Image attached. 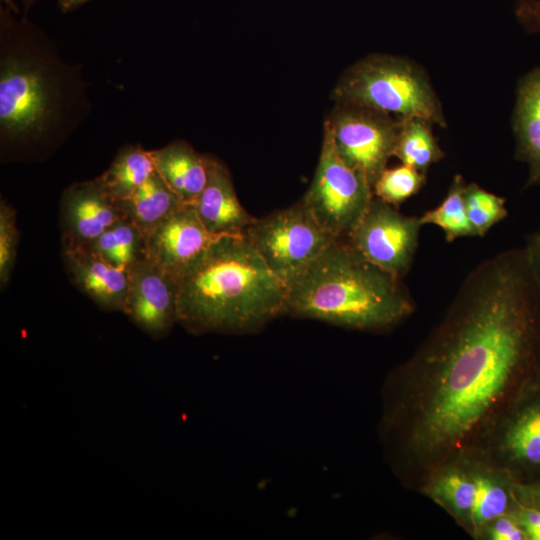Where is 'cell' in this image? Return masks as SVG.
<instances>
[{"label":"cell","mask_w":540,"mask_h":540,"mask_svg":"<svg viewBox=\"0 0 540 540\" xmlns=\"http://www.w3.org/2000/svg\"><path fill=\"white\" fill-rule=\"evenodd\" d=\"M540 357V289L524 247L488 258L464 279L445 317L406 366L407 448L455 453L503 406Z\"/></svg>","instance_id":"6da1fadb"},{"label":"cell","mask_w":540,"mask_h":540,"mask_svg":"<svg viewBox=\"0 0 540 540\" xmlns=\"http://www.w3.org/2000/svg\"><path fill=\"white\" fill-rule=\"evenodd\" d=\"M287 293L243 235L217 236L179 281L178 323L196 335L252 334L284 315Z\"/></svg>","instance_id":"7a4b0ae2"},{"label":"cell","mask_w":540,"mask_h":540,"mask_svg":"<svg viewBox=\"0 0 540 540\" xmlns=\"http://www.w3.org/2000/svg\"><path fill=\"white\" fill-rule=\"evenodd\" d=\"M86 110L78 70L60 58L52 43L26 29L2 30V146H38L61 139L83 120Z\"/></svg>","instance_id":"3957f363"},{"label":"cell","mask_w":540,"mask_h":540,"mask_svg":"<svg viewBox=\"0 0 540 540\" xmlns=\"http://www.w3.org/2000/svg\"><path fill=\"white\" fill-rule=\"evenodd\" d=\"M414 302L401 280L336 239L288 287L284 315L335 326L384 331L406 319Z\"/></svg>","instance_id":"277c9868"},{"label":"cell","mask_w":540,"mask_h":540,"mask_svg":"<svg viewBox=\"0 0 540 540\" xmlns=\"http://www.w3.org/2000/svg\"><path fill=\"white\" fill-rule=\"evenodd\" d=\"M332 98L396 118L420 117L447 126L441 102L424 69L399 56L370 54L355 62L339 78Z\"/></svg>","instance_id":"5b68a950"},{"label":"cell","mask_w":540,"mask_h":540,"mask_svg":"<svg viewBox=\"0 0 540 540\" xmlns=\"http://www.w3.org/2000/svg\"><path fill=\"white\" fill-rule=\"evenodd\" d=\"M243 236L287 288L336 240L301 201L255 218Z\"/></svg>","instance_id":"8992f818"},{"label":"cell","mask_w":540,"mask_h":540,"mask_svg":"<svg viewBox=\"0 0 540 540\" xmlns=\"http://www.w3.org/2000/svg\"><path fill=\"white\" fill-rule=\"evenodd\" d=\"M374 198L366 177L339 155L324 125L319 161L301 202L316 222L336 239H345Z\"/></svg>","instance_id":"52a82bcc"},{"label":"cell","mask_w":540,"mask_h":540,"mask_svg":"<svg viewBox=\"0 0 540 540\" xmlns=\"http://www.w3.org/2000/svg\"><path fill=\"white\" fill-rule=\"evenodd\" d=\"M324 125L341 158L360 171L373 188L393 157L399 119L365 106L335 102Z\"/></svg>","instance_id":"ba28073f"},{"label":"cell","mask_w":540,"mask_h":540,"mask_svg":"<svg viewBox=\"0 0 540 540\" xmlns=\"http://www.w3.org/2000/svg\"><path fill=\"white\" fill-rule=\"evenodd\" d=\"M421 226L419 217L405 216L374 196L344 240L369 262L401 280L413 262Z\"/></svg>","instance_id":"9c48e42d"},{"label":"cell","mask_w":540,"mask_h":540,"mask_svg":"<svg viewBox=\"0 0 540 540\" xmlns=\"http://www.w3.org/2000/svg\"><path fill=\"white\" fill-rule=\"evenodd\" d=\"M123 313L153 339L167 336L178 323L179 283L148 258L128 270Z\"/></svg>","instance_id":"30bf717a"},{"label":"cell","mask_w":540,"mask_h":540,"mask_svg":"<svg viewBox=\"0 0 540 540\" xmlns=\"http://www.w3.org/2000/svg\"><path fill=\"white\" fill-rule=\"evenodd\" d=\"M121 218L99 177L72 183L60 199L62 250L88 247Z\"/></svg>","instance_id":"8fae6325"},{"label":"cell","mask_w":540,"mask_h":540,"mask_svg":"<svg viewBox=\"0 0 540 540\" xmlns=\"http://www.w3.org/2000/svg\"><path fill=\"white\" fill-rule=\"evenodd\" d=\"M216 237L204 227L194 209L184 203L146 238L147 258L179 283Z\"/></svg>","instance_id":"7c38bea8"},{"label":"cell","mask_w":540,"mask_h":540,"mask_svg":"<svg viewBox=\"0 0 540 540\" xmlns=\"http://www.w3.org/2000/svg\"><path fill=\"white\" fill-rule=\"evenodd\" d=\"M188 204L208 232L215 236L243 235L255 220L241 205L227 166L212 156H208L206 184Z\"/></svg>","instance_id":"4fadbf2b"},{"label":"cell","mask_w":540,"mask_h":540,"mask_svg":"<svg viewBox=\"0 0 540 540\" xmlns=\"http://www.w3.org/2000/svg\"><path fill=\"white\" fill-rule=\"evenodd\" d=\"M62 259L72 283L100 309H125L129 278L127 270L112 266L88 248L62 250Z\"/></svg>","instance_id":"5bb4252c"},{"label":"cell","mask_w":540,"mask_h":540,"mask_svg":"<svg viewBox=\"0 0 540 540\" xmlns=\"http://www.w3.org/2000/svg\"><path fill=\"white\" fill-rule=\"evenodd\" d=\"M512 124L515 156L528 166L526 187L540 186V68L520 79Z\"/></svg>","instance_id":"9a60e30c"},{"label":"cell","mask_w":540,"mask_h":540,"mask_svg":"<svg viewBox=\"0 0 540 540\" xmlns=\"http://www.w3.org/2000/svg\"><path fill=\"white\" fill-rule=\"evenodd\" d=\"M149 152L156 172L171 190L186 204L194 201L207 181L208 155L183 140Z\"/></svg>","instance_id":"2e32d148"},{"label":"cell","mask_w":540,"mask_h":540,"mask_svg":"<svg viewBox=\"0 0 540 540\" xmlns=\"http://www.w3.org/2000/svg\"><path fill=\"white\" fill-rule=\"evenodd\" d=\"M184 202L156 172L128 198L116 202L123 217L147 238L150 233Z\"/></svg>","instance_id":"e0dca14e"},{"label":"cell","mask_w":540,"mask_h":540,"mask_svg":"<svg viewBox=\"0 0 540 540\" xmlns=\"http://www.w3.org/2000/svg\"><path fill=\"white\" fill-rule=\"evenodd\" d=\"M154 171L149 150L140 145H125L98 177L114 201L119 202L128 198Z\"/></svg>","instance_id":"ac0fdd59"},{"label":"cell","mask_w":540,"mask_h":540,"mask_svg":"<svg viewBox=\"0 0 540 540\" xmlns=\"http://www.w3.org/2000/svg\"><path fill=\"white\" fill-rule=\"evenodd\" d=\"M399 126L393 157L402 164L411 166L423 173L444 157L432 124L420 117L398 118Z\"/></svg>","instance_id":"d6986e66"},{"label":"cell","mask_w":540,"mask_h":540,"mask_svg":"<svg viewBox=\"0 0 540 540\" xmlns=\"http://www.w3.org/2000/svg\"><path fill=\"white\" fill-rule=\"evenodd\" d=\"M86 248L122 270L147 258L145 236L126 218L115 222Z\"/></svg>","instance_id":"ffe728a7"},{"label":"cell","mask_w":540,"mask_h":540,"mask_svg":"<svg viewBox=\"0 0 540 540\" xmlns=\"http://www.w3.org/2000/svg\"><path fill=\"white\" fill-rule=\"evenodd\" d=\"M503 447L515 463L540 468V401L517 413L505 432Z\"/></svg>","instance_id":"44dd1931"},{"label":"cell","mask_w":540,"mask_h":540,"mask_svg":"<svg viewBox=\"0 0 540 540\" xmlns=\"http://www.w3.org/2000/svg\"><path fill=\"white\" fill-rule=\"evenodd\" d=\"M465 185L463 177L455 175L443 201L419 217L422 226L433 224L441 228L448 242L460 237L476 236L466 213Z\"/></svg>","instance_id":"7402d4cb"},{"label":"cell","mask_w":540,"mask_h":540,"mask_svg":"<svg viewBox=\"0 0 540 540\" xmlns=\"http://www.w3.org/2000/svg\"><path fill=\"white\" fill-rule=\"evenodd\" d=\"M464 201L469 222L476 236H484L508 215L506 199L483 189L476 183L465 185Z\"/></svg>","instance_id":"603a6c76"},{"label":"cell","mask_w":540,"mask_h":540,"mask_svg":"<svg viewBox=\"0 0 540 540\" xmlns=\"http://www.w3.org/2000/svg\"><path fill=\"white\" fill-rule=\"evenodd\" d=\"M425 173L405 164L385 168L373 185L376 198L396 208L425 184Z\"/></svg>","instance_id":"cb8c5ba5"},{"label":"cell","mask_w":540,"mask_h":540,"mask_svg":"<svg viewBox=\"0 0 540 540\" xmlns=\"http://www.w3.org/2000/svg\"><path fill=\"white\" fill-rule=\"evenodd\" d=\"M431 495L457 516L471 515L475 498V481L463 472L447 471L431 485Z\"/></svg>","instance_id":"d4e9b609"},{"label":"cell","mask_w":540,"mask_h":540,"mask_svg":"<svg viewBox=\"0 0 540 540\" xmlns=\"http://www.w3.org/2000/svg\"><path fill=\"white\" fill-rule=\"evenodd\" d=\"M474 481L476 491L470 519L478 529L505 515L508 493L503 485L487 476L478 475Z\"/></svg>","instance_id":"484cf974"},{"label":"cell","mask_w":540,"mask_h":540,"mask_svg":"<svg viewBox=\"0 0 540 540\" xmlns=\"http://www.w3.org/2000/svg\"><path fill=\"white\" fill-rule=\"evenodd\" d=\"M19 231L16 211L5 200L0 201V286L9 282L17 256Z\"/></svg>","instance_id":"4316f807"},{"label":"cell","mask_w":540,"mask_h":540,"mask_svg":"<svg viewBox=\"0 0 540 540\" xmlns=\"http://www.w3.org/2000/svg\"><path fill=\"white\" fill-rule=\"evenodd\" d=\"M514 13L528 33H540V0H518Z\"/></svg>","instance_id":"83f0119b"},{"label":"cell","mask_w":540,"mask_h":540,"mask_svg":"<svg viewBox=\"0 0 540 540\" xmlns=\"http://www.w3.org/2000/svg\"><path fill=\"white\" fill-rule=\"evenodd\" d=\"M489 536L493 540H523L526 534L516 517L502 515L489 528Z\"/></svg>","instance_id":"f1b7e54d"},{"label":"cell","mask_w":540,"mask_h":540,"mask_svg":"<svg viewBox=\"0 0 540 540\" xmlns=\"http://www.w3.org/2000/svg\"><path fill=\"white\" fill-rule=\"evenodd\" d=\"M527 539L540 540V509L523 508L517 515Z\"/></svg>","instance_id":"f546056e"},{"label":"cell","mask_w":540,"mask_h":540,"mask_svg":"<svg viewBox=\"0 0 540 540\" xmlns=\"http://www.w3.org/2000/svg\"><path fill=\"white\" fill-rule=\"evenodd\" d=\"M524 249L540 289V230L528 237Z\"/></svg>","instance_id":"4dcf8cb0"},{"label":"cell","mask_w":540,"mask_h":540,"mask_svg":"<svg viewBox=\"0 0 540 540\" xmlns=\"http://www.w3.org/2000/svg\"><path fill=\"white\" fill-rule=\"evenodd\" d=\"M89 0H59V7L62 12H69Z\"/></svg>","instance_id":"1f68e13d"},{"label":"cell","mask_w":540,"mask_h":540,"mask_svg":"<svg viewBox=\"0 0 540 540\" xmlns=\"http://www.w3.org/2000/svg\"><path fill=\"white\" fill-rule=\"evenodd\" d=\"M6 5H8L14 12H18V9L16 5L14 4L13 0H2Z\"/></svg>","instance_id":"d6a6232c"},{"label":"cell","mask_w":540,"mask_h":540,"mask_svg":"<svg viewBox=\"0 0 540 540\" xmlns=\"http://www.w3.org/2000/svg\"><path fill=\"white\" fill-rule=\"evenodd\" d=\"M533 495L537 502L540 504V486H537L533 489Z\"/></svg>","instance_id":"836d02e7"},{"label":"cell","mask_w":540,"mask_h":540,"mask_svg":"<svg viewBox=\"0 0 540 540\" xmlns=\"http://www.w3.org/2000/svg\"><path fill=\"white\" fill-rule=\"evenodd\" d=\"M26 7H28L34 0H23Z\"/></svg>","instance_id":"e575fe53"}]
</instances>
